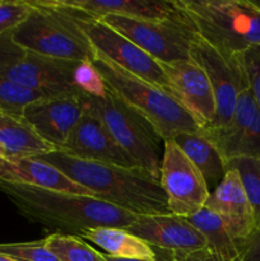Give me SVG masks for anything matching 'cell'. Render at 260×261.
I'll return each mask as SVG.
<instances>
[{
    "mask_svg": "<svg viewBox=\"0 0 260 261\" xmlns=\"http://www.w3.org/2000/svg\"><path fill=\"white\" fill-rule=\"evenodd\" d=\"M0 190L13 201L23 217L45 231L82 236L98 227L127 229L137 214L87 195L55 193L20 182L0 181Z\"/></svg>",
    "mask_w": 260,
    "mask_h": 261,
    "instance_id": "obj_1",
    "label": "cell"
},
{
    "mask_svg": "<svg viewBox=\"0 0 260 261\" xmlns=\"http://www.w3.org/2000/svg\"><path fill=\"white\" fill-rule=\"evenodd\" d=\"M94 194V198L137 216L171 214L160 181L140 168L81 160L61 150L38 155Z\"/></svg>",
    "mask_w": 260,
    "mask_h": 261,
    "instance_id": "obj_2",
    "label": "cell"
},
{
    "mask_svg": "<svg viewBox=\"0 0 260 261\" xmlns=\"http://www.w3.org/2000/svg\"><path fill=\"white\" fill-rule=\"evenodd\" d=\"M191 28L226 59L260 46V0H176Z\"/></svg>",
    "mask_w": 260,
    "mask_h": 261,
    "instance_id": "obj_3",
    "label": "cell"
},
{
    "mask_svg": "<svg viewBox=\"0 0 260 261\" xmlns=\"http://www.w3.org/2000/svg\"><path fill=\"white\" fill-rule=\"evenodd\" d=\"M91 61L107 91L144 117L163 140L200 130L191 115L165 89L119 68L94 51Z\"/></svg>",
    "mask_w": 260,
    "mask_h": 261,
    "instance_id": "obj_4",
    "label": "cell"
},
{
    "mask_svg": "<svg viewBox=\"0 0 260 261\" xmlns=\"http://www.w3.org/2000/svg\"><path fill=\"white\" fill-rule=\"evenodd\" d=\"M27 19L12 32L25 53L63 60H91L93 50L69 9L56 0H33Z\"/></svg>",
    "mask_w": 260,
    "mask_h": 261,
    "instance_id": "obj_5",
    "label": "cell"
},
{
    "mask_svg": "<svg viewBox=\"0 0 260 261\" xmlns=\"http://www.w3.org/2000/svg\"><path fill=\"white\" fill-rule=\"evenodd\" d=\"M81 101L84 111L96 116L106 126L135 166L160 181L165 140L157 130L109 91L105 97L83 94Z\"/></svg>",
    "mask_w": 260,
    "mask_h": 261,
    "instance_id": "obj_6",
    "label": "cell"
},
{
    "mask_svg": "<svg viewBox=\"0 0 260 261\" xmlns=\"http://www.w3.org/2000/svg\"><path fill=\"white\" fill-rule=\"evenodd\" d=\"M99 20L135 43L158 63H172L190 58V43L195 32L181 10L180 15L172 19L152 20L105 15Z\"/></svg>",
    "mask_w": 260,
    "mask_h": 261,
    "instance_id": "obj_7",
    "label": "cell"
},
{
    "mask_svg": "<svg viewBox=\"0 0 260 261\" xmlns=\"http://www.w3.org/2000/svg\"><path fill=\"white\" fill-rule=\"evenodd\" d=\"M66 9L71 12L79 30L86 36L94 53L112 61L119 68L134 74L138 78L144 79L153 86L167 92V76L157 60H154L152 56L144 53L142 48L138 47L126 37L105 24L102 20L89 17L83 12L71 9V8H66Z\"/></svg>",
    "mask_w": 260,
    "mask_h": 261,
    "instance_id": "obj_8",
    "label": "cell"
},
{
    "mask_svg": "<svg viewBox=\"0 0 260 261\" xmlns=\"http://www.w3.org/2000/svg\"><path fill=\"white\" fill-rule=\"evenodd\" d=\"M190 58L203 68L213 89L216 117L209 127L224 126L233 115L240 92L249 84L241 55L226 59L195 33L190 43Z\"/></svg>",
    "mask_w": 260,
    "mask_h": 261,
    "instance_id": "obj_9",
    "label": "cell"
},
{
    "mask_svg": "<svg viewBox=\"0 0 260 261\" xmlns=\"http://www.w3.org/2000/svg\"><path fill=\"white\" fill-rule=\"evenodd\" d=\"M160 184L170 213L184 218L203 209L211 194L198 168L172 139L165 140L163 145Z\"/></svg>",
    "mask_w": 260,
    "mask_h": 261,
    "instance_id": "obj_10",
    "label": "cell"
},
{
    "mask_svg": "<svg viewBox=\"0 0 260 261\" xmlns=\"http://www.w3.org/2000/svg\"><path fill=\"white\" fill-rule=\"evenodd\" d=\"M200 133L226 162L236 157L260 160V110L249 84L240 92L231 120L224 126L200 129Z\"/></svg>",
    "mask_w": 260,
    "mask_h": 261,
    "instance_id": "obj_11",
    "label": "cell"
},
{
    "mask_svg": "<svg viewBox=\"0 0 260 261\" xmlns=\"http://www.w3.org/2000/svg\"><path fill=\"white\" fill-rule=\"evenodd\" d=\"M79 63L25 53L19 61L4 69L0 75L50 97L83 96L75 86Z\"/></svg>",
    "mask_w": 260,
    "mask_h": 261,
    "instance_id": "obj_12",
    "label": "cell"
},
{
    "mask_svg": "<svg viewBox=\"0 0 260 261\" xmlns=\"http://www.w3.org/2000/svg\"><path fill=\"white\" fill-rule=\"evenodd\" d=\"M160 64L167 76L168 93L191 115L200 129L211 126L216 117V99L203 68L191 58Z\"/></svg>",
    "mask_w": 260,
    "mask_h": 261,
    "instance_id": "obj_13",
    "label": "cell"
},
{
    "mask_svg": "<svg viewBox=\"0 0 260 261\" xmlns=\"http://www.w3.org/2000/svg\"><path fill=\"white\" fill-rule=\"evenodd\" d=\"M127 231L150 246L172 252L178 261L206 247L205 237L188 219L175 214L138 216Z\"/></svg>",
    "mask_w": 260,
    "mask_h": 261,
    "instance_id": "obj_14",
    "label": "cell"
},
{
    "mask_svg": "<svg viewBox=\"0 0 260 261\" xmlns=\"http://www.w3.org/2000/svg\"><path fill=\"white\" fill-rule=\"evenodd\" d=\"M84 114L81 96L55 97L33 102L22 119L55 150H60Z\"/></svg>",
    "mask_w": 260,
    "mask_h": 261,
    "instance_id": "obj_15",
    "label": "cell"
},
{
    "mask_svg": "<svg viewBox=\"0 0 260 261\" xmlns=\"http://www.w3.org/2000/svg\"><path fill=\"white\" fill-rule=\"evenodd\" d=\"M60 150L81 160L138 168L132 158L117 144L106 126L87 111H84L83 116Z\"/></svg>",
    "mask_w": 260,
    "mask_h": 261,
    "instance_id": "obj_16",
    "label": "cell"
},
{
    "mask_svg": "<svg viewBox=\"0 0 260 261\" xmlns=\"http://www.w3.org/2000/svg\"><path fill=\"white\" fill-rule=\"evenodd\" d=\"M205 208L223 221L236 242L246 240L256 229L251 205L233 168H227L223 180L209 194Z\"/></svg>",
    "mask_w": 260,
    "mask_h": 261,
    "instance_id": "obj_17",
    "label": "cell"
},
{
    "mask_svg": "<svg viewBox=\"0 0 260 261\" xmlns=\"http://www.w3.org/2000/svg\"><path fill=\"white\" fill-rule=\"evenodd\" d=\"M66 8L99 19L105 15L163 20L180 15L176 0H58Z\"/></svg>",
    "mask_w": 260,
    "mask_h": 261,
    "instance_id": "obj_18",
    "label": "cell"
},
{
    "mask_svg": "<svg viewBox=\"0 0 260 261\" xmlns=\"http://www.w3.org/2000/svg\"><path fill=\"white\" fill-rule=\"evenodd\" d=\"M172 140L198 168L208 186L209 193H212L221 184L227 172V163L221 153L201 134L200 130L181 133Z\"/></svg>",
    "mask_w": 260,
    "mask_h": 261,
    "instance_id": "obj_19",
    "label": "cell"
},
{
    "mask_svg": "<svg viewBox=\"0 0 260 261\" xmlns=\"http://www.w3.org/2000/svg\"><path fill=\"white\" fill-rule=\"evenodd\" d=\"M81 237L101 247L109 256L150 261L157 259L155 247L125 228L98 227L86 229Z\"/></svg>",
    "mask_w": 260,
    "mask_h": 261,
    "instance_id": "obj_20",
    "label": "cell"
},
{
    "mask_svg": "<svg viewBox=\"0 0 260 261\" xmlns=\"http://www.w3.org/2000/svg\"><path fill=\"white\" fill-rule=\"evenodd\" d=\"M0 147L10 161L38 157L53 152L50 144L41 139L22 119L0 111Z\"/></svg>",
    "mask_w": 260,
    "mask_h": 261,
    "instance_id": "obj_21",
    "label": "cell"
},
{
    "mask_svg": "<svg viewBox=\"0 0 260 261\" xmlns=\"http://www.w3.org/2000/svg\"><path fill=\"white\" fill-rule=\"evenodd\" d=\"M12 162H14L17 167L18 182L27 184L35 188L43 189V190L55 191V193L87 195L94 198V194L92 191L76 184L63 171L40 158H22V160L12 161Z\"/></svg>",
    "mask_w": 260,
    "mask_h": 261,
    "instance_id": "obj_22",
    "label": "cell"
},
{
    "mask_svg": "<svg viewBox=\"0 0 260 261\" xmlns=\"http://www.w3.org/2000/svg\"><path fill=\"white\" fill-rule=\"evenodd\" d=\"M186 219L205 237L206 247L219 260L240 261V251L236 240L231 236L226 224L214 212L204 206Z\"/></svg>",
    "mask_w": 260,
    "mask_h": 261,
    "instance_id": "obj_23",
    "label": "cell"
},
{
    "mask_svg": "<svg viewBox=\"0 0 260 261\" xmlns=\"http://www.w3.org/2000/svg\"><path fill=\"white\" fill-rule=\"evenodd\" d=\"M43 242L59 261H106L105 254L94 250L79 236L53 233L43 239Z\"/></svg>",
    "mask_w": 260,
    "mask_h": 261,
    "instance_id": "obj_24",
    "label": "cell"
},
{
    "mask_svg": "<svg viewBox=\"0 0 260 261\" xmlns=\"http://www.w3.org/2000/svg\"><path fill=\"white\" fill-rule=\"evenodd\" d=\"M227 168H233L241 180L255 218L256 229H260V160L252 157H236L227 161Z\"/></svg>",
    "mask_w": 260,
    "mask_h": 261,
    "instance_id": "obj_25",
    "label": "cell"
},
{
    "mask_svg": "<svg viewBox=\"0 0 260 261\" xmlns=\"http://www.w3.org/2000/svg\"><path fill=\"white\" fill-rule=\"evenodd\" d=\"M46 98H55V97H50L42 92L20 86L0 75V111L2 112L15 117H22L25 107L33 102Z\"/></svg>",
    "mask_w": 260,
    "mask_h": 261,
    "instance_id": "obj_26",
    "label": "cell"
},
{
    "mask_svg": "<svg viewBox=\"0 0 260 261\" xmlns=\"http://www.w3.org/2000/svg\"><path fill=\"white\" fill-rule=\"evenodd\" d=\"M0 254L15 261H59L43 240L25 244H0Z\"/></svg>",
    "mask_w": 260,
    "mask_h": 261,
    "instance_id": "obj_27",
    "label": "cell"
},
{
    "mask_svg": "<svg viewBox=\"0 0 260 261\" xmlns=\"http://www.w3.org/2000/svg\"><path fill=\"white\" fill-rule=\"evenodd\" d=\"M75 86L84 96L105 97L107 94L103 79L91 60H83L79 63L75 71Z\"/></svg>",
    "mask_w": 260,
    "mask_h": 261,
    "instance_id": "obj_28",
    "label": "cell"
},
{
    "mask_svg": "<svg viewBox=\"0 0 260 261\" xmlns=\"http://www.w3.org/2000/svg\"><path fill=\"white\" fill-rule=\"evenodd\" d=\"M31 12V2L0 0V35L13 32L27 19Z\"/></svg>",
    "mask_w": 260,
    "mask_h": 261,
    "instance_id": "obj_29",
    "label": "cell"
},
{
    "mask_svg": "<svg viewBox=\"0 0 260 261\" xmlns=\"http://www.w3.org/2000/svg\"><path fill=\"white\" fill-rule=\"evenodd\" d=\"M241 63L244 65L252 96L260 110V46L250 48L242 54Z\"/></svg>",
    "mask_w": 260,
    "mask_h": 261,
    "instance_id": "obj_30",
    "label": "cell"
},
{
    "mask_svg": "<svg viewBox=\"0 0 260 261\" xmlns=\"http://www.w3.org/2000/svg\"><path fill=\"white\" fill-rule=\"evenodd\" d=\"M24 54L25 51L22 50L13 40L12 32L0 35V73L19 61Z\"/></svg>",
    "mask_w": 260,
    "mask_h": 261,
    "instance_id": "obj_31",
    "label": "cell"
},
{
    "mask_svg": "<svg viewBox=\"0 0 260 261\" xmlns=\"http://www.w3.org/2000/svg\"><path fill=\"white\" fill-rule=\"evenodd\" d=\"M240 261H260V229H255L246 240L237 242Z\"/></svg>",
    "mask_w": 260,
    "mask_h": 261,
    "instance_id": "obj_32",
    "label": "cell"
},
{
    "mask_svg": "<svg viewBox=\"0 0 260 261\" xmlns=\"http://www.w3.org/2000/svg\"><path fill=\"white\" fill-rule=\"evenodd\" d=\"M0 181L18 182V171L14 162L5 157H0Z\"/></svg>",
    "mask_w": 260,
    "mask_h": 261,
    "instance_id": "obj_33",
    "label": "cell"
},
{
    "mask_svg": "<svg viewBox=\"0 0 260 261\" xmlns=\"http://www.w3.org/2000/svg\"><path fill=\"white\" fill-rule=\"evenodd\" d=\"M181 261H221V260H219L218 257H217L216 255L208 249V247H205V249H201L195 252H191V254H189L188 256L184 257Z\"/></svg>",
    "mask_w": 260,
    "mask_h": 261,
    "instance_id": "obj_34",
    "label": "cell"
},
{
    "mask_svg": "<svg viewBox=\"0 0 260 261\" xmlns=\"http://www.w3.org/2000/svg\"><path fill=\"white\" fill-rule=\"evenodd\" d=\"M155 251H157V259L153 261H178L176 259L175 255L170 251H166V250H161L155 247ZM105 260L106 261H150V260H134V259H119V257H112L109 255H105Z\"/></svg>",
    "mask_w": 260,
    "mask_h": 261,
    "instance_id": "obj_35",
    "label": "cell"
},
{
    "mask_svg": "<svg viewBox=\"0 0 260 261\" xmlns=\"http://www.w3.org/2000/svg\"><path fill=\"white\" fill-rule=\"evenodd\" d=\"M0 261H15V260H14V259H12V257L5 256V255L0 254Z\"/></svg>",
    "mask_w": 260,
    "mask_h": 261,
    "instance_id": "obj_36",
    "label": "cell"
},
{
    "mask_svg": "<svg viewBox=\"0 0 260 261\" xmlns=\"http://www.w3.org/2000/svg\"><path fill=\"white\" fill-rule=\"evenodd\" d=\"M0 157H5V152H4V149H3L2 147H0ZM7 158V157H5Z\"/></svg>",
    "mask_w": 260,
    "mask_h": 261,
    "instance_id": "obj_37",
    "label": "cell"
}]
</instances>
